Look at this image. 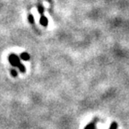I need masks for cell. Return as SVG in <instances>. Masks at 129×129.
Masks as SVG:
<instances>
[{"label":"cell","mask_w":129,"mask_h":129,"mask_svg":"<svg viewBox=\"0 0 129 129\" xmlns=\"http://www.w3.org/2000/svg\"><path fill=\"white\" fill-rule=\"evenodd\" d=\"M38 11L41 15H43V13H44V7H43L42 5L40 4V3L38 4Z\"/></svg>","instance_id":"cell-5"},{"label":"cell","mask_w":129,"mask_h":129,"mask_svg":"<svg viewBox=\"0 0 129 129\" xmlns=\"http://www.w3.org/2000/svg\"><path fill=\"white\" fill-rule=\"evenodd\" d=\"M84 129H95V122H91V124H89L87 126H85Z\"/></svg>","instance_id":"cell-6"},{"label":"cell","mask_w":129,"mask_h":129,"mask_svg":"<svg viewBox=\"0 0 129 129\" xmlns=\"http://www.w3.org/2000/svg\"><path fill=\"white\" fill-rule=\"evenodd\" d=\"M20 57L24 61H28L30 59V55L28 54L27 52H22V54L20 55Z\"/></svg>","instance_id":"cell-3"},{"label":"cell","mask_w":129,"mask_h":129,"mask_svg":"<svg viewBox=\"0 0 129 129\" xmlns=\"http://www.w3.org/2000/svg\"><path fill=\"white\" fill-rule=\"evenodd\" d=\"M40 23L41 24L42 26H44V27H47V26H48V18H47L46 16H44V15H41V16H40Z\"/></svg>","instance_id":"cell-1"},{"label":"cell","mask_w":129,"mask_h":129,"mask_svg":"<svg viewBox=\"0 0 129 129\" xmlns=\"http://www.w3.org/2000/svg\"><path fill=\"white\" fill-rule=\"evenodd\" d=\"M116 128H117V124L113 123L112 125H111V126H110V129H116Z\"/></svg>","instance_id":"cell-9"},{"label":"cell","mask_w":129,"mask_h":129,"mask_svg":"<svg viewBox=\"0 0 129 129\" xmlns=\"http://www.w3.org/2000/svg\"><path fill=\"white\" fill-rule=\"evenodd\" d=\"M48 1H50V0H48Z\"/></svg>","instance_id":"cell-10"},{"label":"cell","mask_w":129,"mask_h":129,"mask_svg":"<svg viewBox=\"0 0 129 129\" xmlns=\"http://www.w3.org/2000/svg\"><path fill=\"white\" fill-rule=\"evenodd\" d=\"M8 60H9V62H10V64H12L13 67H16V66H17V62H16L15 58H14V54H10V55H9Z\"/></svg>","instance_id":"cell-2"},{"label":"cell","mask_w":129,"mask_h":129,"mask_svg":"<svg viewBox=\"0 0 129 129\" xmlns=\"http://www.w3.org/2000/svg\"><path fill=\"white\" fill-rule=\"evenodd\" d=\"M17 67L19 68V70H20L21 73H25V71H26V68H25V67H24L23 64H22L21 62L17 64Z\"/></svg>","instance_id":"cell-4"},{"label":"cell","mask_w":129,"mask_h":129,"mask_svg":"<svg viewBox=\"0 0 129 129\" xmlns=\"http://www.w3.org/2000/svg\"><path fill=\"white\" fill-rule=\"evenodd\" d=\"M28 21H29V22H30V24H33L34 23V17H33V15L32 14H29V16H28Z\"/></svg>","instance_id":"cell-7"},{"label":"cell","mask_w":129,"mask_h":129,"mask_svg":"<svg viewBox=\"0 0 129 129\" xmlns=\"http://www.w3.org/2000/svg\"><path fill=\"white\" fill-rule=\"evenodd\" d=\"M11 75H12V76H14V77L17 76V72H16L15 69H12V70H11Z\"/></svg>","instance_id":"cell-8"}]
</instances>
